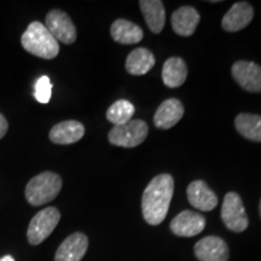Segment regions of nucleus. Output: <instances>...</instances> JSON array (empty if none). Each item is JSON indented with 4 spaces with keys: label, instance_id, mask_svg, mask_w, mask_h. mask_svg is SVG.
<instances>
[{
    "label": "nucleus",
    "instance_id": "6ab92c4d",
    "mask_svg": "<svg viewBox=\"0 0 261 261\" xmlns=\"http://www.w3.org/2000/svg\"><path fill=\"white\" fill-rule=\"evenodd\" d=\"M188 67L180 57H171L165 62L162 68L163 84L169 89H177L187 81Z\"/></svg>",
    "mask_w": 261,
    "mask_h": 261
},
{
    "label": "nucleus",
    "instance_id": "f257e3e1",
    "mask_svg": "<svg viewBox=\"0 0 261 261\" xmlns=\"http://www.w3.org/2000/svg\"><path fill=\"white\" fill-rule=\"evenodd\" d=\"M174 192V179L171 174H159L149 182L142 197V213L146 223L156 226L167 217Z\"/></svg>",
    "mask_w": 261,
    "mask_h": 261
},
{
    "label": "nucleus",
    "instance_id": "1a4fd4ad",
    "mask_svg": "<svg viewBox=\"0 0 261 261\" xmlns=\"http://www.w3.org/2000/svg\"><path fill=\"white\" fill-rule=\"evenodd\" d=\"M254 18L253 6L247 2H238L224 15L221 27L225 32H240L247 28Z\"/></svg>",
    "mask_w": 261,
    "mask_h": 261
},
{
    "label": "nucleus",
    "instance_id": "412c9836",
    "mask_svg": "<svg viewBox=\"0 0 261 261\" xmlns=\"http://www.w3.org/2000/svg\"><path fill=\"white\" fill-rule=\"evenodd\" d=\"M234 127L246 139L261 143V115L249 113L238 114L234 119Z\"/></svg>",
    "mask_w": 261,
    "mask_h": 261
},
{
    "label": "nucleus",
    "instance_id": "6e6552de",
    "mask_svg": "<svg viewBox=\"0 0 261 261\" xmlns=\"http://www.w3.org/2000/svg\"><path fill=\"white\" fill-rule=\"evenodd\" d=\"M234 81L244 91L250 93H261V67L249 61H237L231 68Z\"/></svg>",
    "mask_w": 261,
    "mask_h": 261
},
{
    "label": "nucleus",
    "instance_id": "9b49d317",
    "mask_svg": "<svg viewBox=\"0 0 261 261\" xmlns=\"http://www.w3.org/2000/svg\"><path fill=\"white\" fill-rule=\"evenodd\" d=\"M195 255L200 261H228V247L217 236H207L195 244Z\"/></svg>",
    "mask_w": 261,
    "mask_h": 261
},
{
    "label": "nucleus",
    "instance_id": "f03ea898",
    "mask_svg": "<svg viewBox=\"0 0 261 261\" xmlns=\"http://www.w3.org/2000/svg\"><path fill=\"white\" fill-rule=\"evenodd\" d=\"M22 46L29 54L44 60H54L60 52L58 41L51 35L45 24L32 22L21 38Z\"/></svg>",
    "mask_w": 261,
    "mask_h": 261
},
{
    "label": "nucleus",
    "instance_id": "0eeeda50",
    "mask_svg": "<svg viewBox=\"0 0 261 261\" xmlns=\"http://www.w3.org/2000/svg\"><path fill=\"white\" fill-rule=\"evenodd\" d=\"M45 27L57 41L70 45L76 40V28L69 16L62 10H51L46 15Z\"/></svg>",
    "mask_w": 261,
    "mask_h": 261
},
{
    "label": "nucleus",
    "instance_id": "4be33fe9",
    "mask_svg": "<svg viewBox=\"0 0 261 261\" xmlns=\"http://www.w3.org/2000/svg\"><path fill=\"white\" fill-rule=\"evenodd\" d=\"M135 115V107L126 99H119L109 107L107 112V119L114 123V126L123 125L132 120Z\"/></svg>",
    "mask_w": 261,
    "mask_h": 261
},
{
    "label": "nucleus",
    "instance_id": "423d86ee",
    "mask_svg": "<svg viewBox=\"0 0 261 261\" xmlns=\"http://www.w3.org/2000/svg\"><path fill=\"white\" fill-rule=\"evenodd\" d=\"M221 220L225 226L233 232H243L247 230L249 220L244 210L242 198L237 192L231 191L225 195L221 207Z\"/></svg>",
    "mask_w": 261,
    "mask_h": 261
},
{
    "label": "nucleus",
    "instance_id": "7ed1b4c3",
    "mask_svg": "<svg viewBox=\"0 0 261 261\" xmlns=\"http://www.w3.org/2000/svg\"><path fill=\"white\" fill-rule=\"evenodd\" d=\"M62 179L55 172H42L32 178L25 187V200L29 204L39 207L54 201L61 192Z\"/></svg>",
    "mask_w": 261,
    "mask_h": 261
},
{
    "label": "nucleus",
    "instance_id": "4468645a",
    "mask_svg": "<svg viewBox=\"0 0 261 261\" xmlns=\"http://www.w3.org/2000/svg\"><path fill=\"white\" fill-rule=\"evenodd\" d=\"M188 200L192 207L202 212H211L218 205V197L208 188L203 180H195L190 182L187 190Z\"/></svg>",
    "mask_w": 261,
    "mask_h": 261
},
{
    "label": "nucleus",
    "instance_id": "9d476101",
    "mask_svg": "<svg viewBox=\"0 0 261 261\" xmlns=\"http://www.w3.org/2000/svg\"><path fill=\"white\" fill-rule=\"evenodd\" d=\"M171 230L179 237H194L205 227V218L192 211H182L171 221Z\"/></svg>",
    "mask_w": 261,
    "mask_h": 261
},
{
    "label": "nucleus",
    "instance_id": "393cba45",
    "mask_svg": "<svg viewBox=\"0 0 261 261\" xmlns=\"http://www.w3.org/2000/svg\"><path fill=\"white\" fill-rule=\"evenodd\" d=\"M0 261H15V259L11 255H5V256L0 257Z\"/></svg>",
    "mask_w": 261,
    "mask_h": 261
},
{
    "label": "nucleus",
    "instance_id": "b1692460",
    "mask_svg": "<svg viewBox=\"0 0 261 261\" xmlns=\"http://www.w3.org/2000/svg\"><path fill=\"white\" fill-rule=\"evenodd\" d=\"M8 129H9V123L6 121L5 116L3 115V114H0V139L6 135Z\"/></svg>",
    "mask_w": 261,
    "mask_h": 261
},
{
    "label": "nucleus",
    "instance_id": "a878e982",
    "mask_svg": "<svg viewBox=\"0 0 261 261\" xmlns=\"http://www.w3.org/2000/svg\"><path fill=\"white\" fill-rule=\"evenodd\" d=\"M259 212H260V215H261V200H260V204H259Z\"/></svg>",
    "mask_w": 261,
    "mask_h": 261
},
{
    "label": "nucleus",
    "instance_id": "5701e85b",
    "mask_svg": "<svg viewBox=\"0 0 261 261\" xmlns=\"http://www.w3.org/2000/svg\"><path fill=\"white\" fill-rule=\"evenodd\" d=\"M51 91H52V84L50 81V77L44 75L35 84V92L34 96L37 98L39 103L46 104L50 102L51 99Z\"/></svg>",
    "mask_w": 261,
    "mask_h": 261
},
{
    "label": "nucleus",
    "instance_id": "dca6fc26",
    "mask_svg": "<svg viewBox=\"0 0 261 261\" xmlns=\"http://www.w3.org/2000/svg\"><path fill=\"white\" fill-rule=\"evenodd\" d=\"M171 23L173 31L178 35L191 37L200 23V14L192 6H181L173 12Z\"/></svg>",
    "mask_w": 261,
    "mask_h": 261
},
{
    "label": "nucleus",
    "instance_id": "ddd939ff",
    "mask_svg": "<svg viewBox=\"0 0 261 261\" xmlns=\"http://www.w3.org/2000/svg\"><path fill=\"white\" fill-rule=\"evenodd\" d=\"M184 116V106L177 98H169L158 108L154 115V125L160 129H169Z\"/></svg>",
    "mask_w": 261,
    "mask_h": 261
},
{
    "label": "nucleus",
    "instance_id": "2eb2a0df",
    "mask_svg": "<svg viewBox=\"0 0 261 261\" xmlns=\"http://www.w3.org/2000/svg\"><path fill=\"white\" fill-rule=\"evenodd\" d=\"M85 135V127L75 120L62 121L55 125L50 130V140L55 144L69 145L79 142Z\"/></svg>",
    "mask_w": 261,
    "mask_h": 261
},
{
    "label": "nucleus",
    "instance_id": "39448f33",
    "mask_svg": "<svg viewBox=\"0 0 261 261\" xmlns=\"http://www.w3.org/2000/svg\"><path fill=\"white\" fill-rule=\"evenodd\" d=\"M61 213L57 208H45L34 215L27 230L28 242L32 246H38L44 242L60 223Z\"/></svg>",
    "mask_w": 261,
    "mask_h": 261
},
{
    "label": "nucleus",
    "instance_id": "f3484780",
    "mask_svg": "<svg viewBox=\"0 0 261 261\" xmlns=\"http://www.w3.org/2000/svg\"><path fill=\"white\" fill-rule=\"evenodd\" d=\"M110 34L114 41L123 45L138 44L144 38L143 29L138 24L123 18H119L114 22L110 28Z\"/></svg>",
    "mask_w": 261,
    "mask_h": 261
},
{
    "label": "nucleus",
    "instance_id": "aec40b11",
    "mask_svg": "<svg viewBox=\"0 0 261 261\" xmlns=\"http://www.w3.org/2000/svg\"><path fill=\"white\" fill-rule=\"evenodd\" d=\"M155 62L154 54L148 48H135L126 58V70L130 75H144L154 68Z\"/></svg>",
    "mask_w": 261,
    "mask_h": 261
},
{
    "label": "nucleus",
    "instance_id": "a211bd4d",
    "mask_svg": "<svg viewBox=\"0 0 261 261\" xmlns=\"http://www.w3.org/2000/svg\"><path fill=\"white\" fill-rule=\"evenodd\" d=\"M139 8L150 31L160 34L166 23V11L161 0H140Z\"/></svg>",
    "mask_w": 261,
    "mask_h": 261
},
{
    "label": "nucleus",
    "instance_id": "f8f14e48",
    "mask_svg": "<svg viewBox=\"0 0 261 261\" xmlns=\"http://www.w3.org/2000/svg\"><path fill=\"white\" fill-rule=\"evenodd\" d=\"M89 248V238L83 232L68 236L58 247L55 261H81Z\"/></svg>",
    "mask_w": 261,
    "mask_h": 261
},
{
    "label": "nucleus",
    "instance_id": "20e7f679",
    "mask_svg": "<svg viewBox=\"0 0 261 261\" xmlns=\"http://www.w3.org/2000/svg\"><path fill=\"white\" fill-rule=\"evenodd\" d=\"M148 135V123L137 119L130 120L123 125L114 126L108 135V139L113 145L122 146V148H135L142 144Z\"/></svg>",
    "mask_w": 261,
    "mask_h": 261
}]
</instances>
